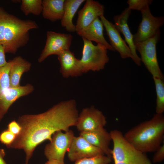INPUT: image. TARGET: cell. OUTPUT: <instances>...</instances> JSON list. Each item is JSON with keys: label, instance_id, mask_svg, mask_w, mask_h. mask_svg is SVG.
Masks as SVG:
<instances>
[{"label": "cell", "instance_id": "1", "mask_svg": "<svg viewBox=\"0 0 164 164\" xmlns=\"http://www.w3.org/2000/svg\"><path fill=\"white\" fill-rule=\"evenodd\" d=\"M78 115L76 101L70 100L61 102L42 113L19 116L17 122L21 132L8 148L23 150L25 164H28L38 145L46 140L50 141L56 132H66L75 126Z\"/></svg>", "mask_w": 164, "mask_h": 164}, {"label": "cell", "instance_id": "2", "mask_svg": "<svg viewBox=\"0 0 164 164\" xmlns=\"http://www.w3.org/2000/svg\"><path fill=\"white\" fill-rule=\"evenodd\" d=\"M38 28L34 21L22 20L0 7V45L5 53L15 54L29 39V31Z\"/></svg>", "mask_w": 164, "mask_h": 164}, {"label": "cell", "instance_id": "3", "mask_svg": "<svg viewBox=\"0 0 164 164\" xmlns=\"http://www.w3.org/2000/svg\"><path fill=\"white\" fill-rule=\"evenodd\" d=\"M124 136L137 149L144 153L155 152L164 139V116L156 113L127 131Z\"/></svg>", "mask_w": 164, "mask_h": 164}, {"label": "cell", "instance_id": "4", "mask_svg": "<svg viewBox=\"0 0 164 164\" xmlns=\"http://www.w3.org/2000/svg\"><path fill=\"white\" fill-rule=\"evenodd\" d=\"M84 45L80 59L83 73L89 71H99L103 69L109 61L107 49L104 46L82 38Z\"/></svg>", "mask_w": 164, "mask_h": 164}, {"label": "cell", "instance_id": "5", "mask_svg": "<svg viewBox=\"0 0 164 164\" xmlns=\"http://www.w3.org/2000/svg\"><path fill=\"white\" fill-rule=\"evenodd\" d=\"M160 32L158 30L152 37L135 44L136 50L140 54L141 62L153 77L163 79L157 57L156 45L160 40Z\"/></svg>", "mask_w": 164, "mask_h": 164}, {"label": "cell", "instance_id": "6", "mask_svg": "<svg viewBox=\"0 0 164 164\" xmlns=\"http://www.w3.org/2000/svg\"><path fill=\"white\" fill-rule=\"evenodd\" d=\"M74 136L73 131L70 129L64 132L62 131L55 132L50 142L45 147L44 153L46 158L64 162L65 154L70 148Z\"/></svg>", "mask_w": 164, "mask_h": 164}, {"label": "cell", "instance_id": "7", "mask_svg": "<svg viewBox=\"0 0 164 164\" xmlns=\"http://www.w3.org/2000/svg\"><path fill=\"white\" fill-rule=\"evenodd\" d=\"M46 44L38 59L41 63L52 55L57 56L62 52L70 50L73 39L70 34L60 33L51 31L46 33Z\"/></svg>", "mask_w": 164, "mask_h": 164}, {"label": "cell", "instance_id": "8", "mask_svg": "<svg viewBox=\"0 0 164 164\" xmlns=\"http://www.w3.org/2000/svg\"><path fill=\"white\" fill-rule=\"evenodd\" d=\"M106 124V118L102 112L92 106L82 109L78 114L75 126L81 132L102 128Z\"/></svg>", "mask_w": 164, "mask_h": 164}, {"label": "cell", "instance_id": "9", "mask_svg": "<svg viewBox=\"0 0 164 164\" xmlns=\"http://www.w3.org/2000/svg\"><path fill=\"white\" fill-rule=\"evenodd\" d=\"M141 13L142 21L136 33L133 35L135 45L153 36L164 23V17L154 16L151 13L149 7L142 10Z\"/></svg>", "mask_w": 164, "mask_h": 164}, {"label": "cell", "instance_id": "10", "mask_svg": "<svg viewBox=\"0 0 164 164\" xmlns=\"http://www.w3.org/2000/svg\"><path fill=\"white\" fill-rule=\"evenodd\" d=\"M67 152L69 160L75 162L84 158L104 155L101 150L91 144L80 135L73 137Z\"/></svg>", "mask_w": 164, "mask_h": 164}, {"label": "cell", "instance_id": "11", "mask_svg": "<svg viewBox=\"0 0 164 164\" xmlns=\"http://www.w3.org/2000/svg\"><path fill=\"white\" fill-rule=\"evenodd\" d=\"M104 7L97 1L87 0L83 8L78 12L76 32L83 30L97 18L104 15Z\"/></svg>", "mask_w": 164, "mask_h": 164}, {"label": "cell", "instance_id": "12", "mask_svg": "<svg viewBox=\"0 0 164 164\" xmlns=\"http://www.w3.org/2000/svg\"><path fill=\"white\" fill-rule=\"evenodd\" d=\"M100 18L108 36L110 44L114 50L118 52L123 59L130 58L132 59V55L130 48L121 37L114 25L108 20L104 15Z\"/></svg>", "mask_w": 164, "mask_h": 164}, {"label": "cell", "instance_id": "13", "mask_svg": "<svg viewBox=\"0 0 164 164\" xmlns=\"http://www.w3.org/2000/svg\"><path fill=\"white\" fill-rule=\"evenodd\" d=\"M131 10L128 8L122 13L114 16V25L117 30L124 35L125 40L130 48L133 58L132 60L138 66H140L141 61L138 55L133 41V35L131 33L128 24V20L131 14Z\"/></svg>", "mask_w": 164, "mask_h": 164}, {"label": "cell", "instance_id": "14", "mask_svg": "<svg viewBox=\"0 0 164 164\" xmlns=\"http://www.w3.org/2000/svg\"><path fill=\"white\" fill-rule=\"evenodd\" d=\"M57 56L60 64V71L63 77H77L83 73L80 60L76 58L70 50L62 52Z\"/></svg>", "mask_w": 164, "mask_h": 164}, {"label": "cell", "instance_id": "15", "mask_svg": "<svg viewBox=\"0 0 164 164\" xmlns=\"http://www.w3.org/2000/svg\"><path fill=\"white\" fill-rule=\"evenodd\" d=\"M88 142L101 150L104 155L111 157L112 149L110 147L111 138L110 132L104 128L88 132H80Z\"/></svg>", "mask_w": 164, "mask_h": 164}, {"label": "cell", "instance_id": "16", "mask_svg": "<svg viewBox=\"0 0 164 164\" xmlns=\"http://www.w3.org/2000/svg\"><path fill=\"white\" fill-rule=\"evenodd\" d=\"M34 89V87L30 84L18 87H10L0 93V108L5 114L16 100L30 94Z\"/></svg>", "mask_w": 164, "mask_h": 164}, {"label": "cell", "instance_id": "17", "mask_svg": "<svg viewBox=\"0 0 164 164\" xmlns=\"http://www.w3.org/2000/svg\"><path fill=\"white\" fill-rule=\"evenodd\" d=\"M103 30V24L99 18H97L88 26L77 33L82 38L95 42L97 44L104 46L107 50L113 51L112 47L104 37Z\"/></svg>", "mask_w": 164, "mask_h": 164}, {"label": "cell", "instance_id": "18", "mask_svg": "<svg viewBox=\"0 0 164 164\" xmlns=\"http://www.w3.org/2000/svg\"><path fill=\"white\" fill-rule=\"evenodd\" d=\"M10 61L9 77L10 86L20 87V80L22 75L30 70L31 64L21 56H16Z\"/></svg>", "mask_w": 164, "mask_h": 164}, {"label": "cell", "instance_id": "19", "mask_svg": "<svg viewBox=\"0 0 164 164\" xmlns=\"http://www.w3.org/2000/svg\"><path fill=\"white\" fill-rule=\"evenodd\" d=\"M84 0H65L64 4V13L61 20L62 26L68 32H76V27L73 23L74 16Z\"/></svg>", "mask_w": 164, "mask_h": 164}, {"label": "cell", "instance_id": "20", "mask_svg": "<svg viewBox=\"0 0 164 164\" xmlns=\"http://www.w3.org/2000/svg\"><path fill=\"white\" fill-rule=\"evenodd\" d=\"M65 0H42V14L45 19L54 22L61 20L64 13Z\"/></svg>", "mask_w": 164, "mask_h": 164}, {"label": "cell", "instance_id": "21", "mask_svg": "<svg viewBox=\"0 0 164 164\" xmlns=\"http://www.w3.org/2000/svg\"><path fill=\"white\" fill-rule=\"evenodd\" d=\"M156 94V113L163 114L164 111V82L163 79L153 77Z\"/></svg>", "mask_w": 164, "mask_h": 164}, {"label": "cell", "instance_id": "22", "mask_svg": "<svg viewBox=\"0 0 164 164\" xmlns=\"http://www.w3.org/2000/svg\"><path fill=\"white\" fill-rule=\"evenodd\" d=\"M20 9L26 15L32 14L39 15L42 11V0H22Z\"/></svg>", "mask_w": 164, "mask_h": 164}, {"label": "cell", "instance_id": "23", "mask_svg": "<svg viewBox=\"0 0 164 164\" xmlns=\"http://www.w3.org/2000/svg\"><path fill=\"white\" fill-rule=\"evenodd\" d=\"M10 66L9 60L5 65L0 68V93L11 87L9 77Z\"/></svg>", "mask_w": 164, "mask_h": 164}, {"label": "cell", "instance_id": "24", "mask_svg": "<svg viewBox=\"0 0 164 164\" xmlns=\"http://www.w3.org/2000/svg\"><path fill=\"white\" fill-rule=\"evenodd\" d=\"M111 158L110 156L101 155L79 160L74 164H109L111 162Z\"/></svg>", "mask_w": 164, "mask_h": 164}, {"label": "cell", "instance_id": "25", "mask_svg": "<svg viewBox=\"0 0 164 164\" xmlns=\"http://www.w3.org/2000/svg\"><path fill=\"white\" fill-rule=\"evenodd\" d=\"M153 2L152 0H128L127 3L128 7L130 10H142L149 7V5Z\"/></svg>", "mask_w": 164, "mask_h": 164}, {"label": "cell", "instance_id": "26", "mask_svg": "<svg viewBox=\"0 0 164 164\" xmlns=\"http://www.w3.org/2000/svg\"><path fill=\"white\" fill-rule=\"evenodd\" d=\"M16 137L15 135L7 129L0 134V142L8 148L14 141Z\"/></svg>", "mask_w": 164, "mask_h": 164}, {"label": "cell", "instance_id": "27", "mask_svg": "<svg viewBox=\"0 0 164 164\" xmlns=\"http://www.w3.org/2000/svg\"><path fill=\"white\" fill-rule=\"evenodd\" d=\"M152 158V162L156 163L160 162L164 159V144L160 145L155 152Z\"/></svg>", "mask_w": 164, "mask_h": 164}, {"label": "cell", "instance_id": "28", "mask_svg": "<svg viewBox=\"0 0 164 164\" xmlns=\"http://www.w3.org/2000/svg\"><path fill=\"white\" fill-rule=\"evenodd\" d=\"M7 129L15 135L16 136L20 133L21 128L17 121L13 120L10 122L8 125Z\"/></svg>", "mask_w": 164, "mask_h": 164}, {"label": "cell", "instance_id": "29", "mask_svg": "<svg viewBox=\"0 0 164 164\" xmlns=\"http://www.w3.org/2000/svg\"><path fill=\"white\" fill-rule=\"evenodd\" d=\"M114 164H152V163L150 160L139 161L127 159L121 162H114Z\"/></svg>", "mask_w": 164, "mask_h": 164}, {"label": "cell", "instance_id": "30", "mask_svg": "<svg viewBox=\"0 0 164 164\" xmlns=\"http://www.w3.org/2000/svg\"><path fill=\"white\" fill-rule=\"evenodd\" d=\"M5 53L4 47L0 45V68L5 65L7 63L5 59Z\"/></svg>", "mask_w": 164, "mask_h": 164}, {"label": "cell", "instance_id": "31", "mask_svg": "<svg viewBox=\"0 0 164 164\" xmlns=\"http://www.w3.org/2000/svg\"><path fill=\"white\" fill-rule=\"evenodd\" d=\"M5 154L4 149L0 148V164H6L4 159Z\"/></svg>", "mask_w": 164, "mask_h": 164}, {"label": "cell", "instance_id": "32", "mask_svg": "<svg viewBox=\"0 0 164 164\" xmlns=\"http://www.w3.org/2000/svg\"><path fill=\"white\" fill-rule=\"evenodd\" d=\"M45 164H65L64 162H62L58 160L50 159L48 160V161L46 162Z\"/></svg>", "mask_w": 164, "mask_h": 164}, {"label": "cell", "instance_id": "33", "mask_svg": "<svg viewBox=\"0 0 164 164\" xmlns=\"http://www.w3.org/2000/svg\"><path fill=\"white\" fill-rule=\"evenodd\" d=\"M5 114L4 113V112L0 107V121L3 118Z\"/></svg>", "mask_w": 164, "mask_h": 164}]
</instances>
